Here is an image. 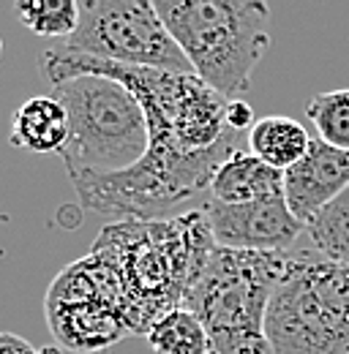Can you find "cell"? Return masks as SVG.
<instances>
[{"instance_id": "cell-17", "label": "cell", "mask_w": 349, "mask_h": 354, "mask_svg": "<svg viewBox=\"0 0 349 354\" xmlns=\"http://www.w3.org/2000/svg\"><path fill=\"white\" fill-rule=\"evenodd\" d=\"M226 120H229V129L232 131H240V133H249L254 129V109H251V104L249 101H243V98H235V101H229V109H226Z\"/></svg>"}, {"instance_id": "cell-9", "label": "cell", "mask_w": 349, "mask_h": 354, "mask_svg": "<svg viewBox=\"0 0 349 354\" xmlns=\"http://www.w3.org/2000/svg\"><path fill=\"white\" fill-rule=\"evenodd\" d=\"M349 188V150H339L319 136L303 158L284 172V199L298 221L308 226Z\"/></svg>"}, {"instance_id": "cell-8", "label": "cell", "mask_w": 349, "mask_h": 354, "mask_svg": "<svg viewBox=\"0 0 349 354\" xmlns=\"http://www.w3.org/2000/svg\"><path fill=\"white\" fill-rule=\"evenodd\" d=\"M202 213L211 221L218 245L232 251L284 254V248H289L305 232L303 223L292 216L284 196L251 205H221L205 196Z\"/></svg>"}, {"instance_id": "cell-15", "label": "cell", "mask_w": 349, "mask_h": 354, "mask_svg": "<svg viewBox=\"0 0 349 354\" xmlns=\"http://www.w3.org/2000/svg\"><path fill=\"white\" fill-rule=\"evenodd\" d=\"M305 234L322 259L349 270V188L305 226Z\"/></svg>"}, {"instance_id": "cell-2", "label": "cell", "mask_w": 349, "mask_h": 354, "mask_svg": "<svg viewBox=\"0 0 349 354\" xmlns=\"http://www.w3.org/2000/svg\"><path fill=\"white\" fill-rule=\"evenodd\" d=\"M194 74L235 101L270 46V6L260 0H153Z\"/></svg>"}, {"instance_id": "cell-6", "label": "cell", "mask_w": 349, "mask_h": 354, "mask_svg": "<svg viewBox=\"0 0 349 354\" xmlns=\"http://www.w3.org/2000/svg\"><path fill=\"white\" fill-rule=\"evenodd\" d=\"M63 49L131 68L194 74L150 0H85L80 28Z\"/></svg>"}, {"instance_id": "cell-1", "label": "cell", "mask_w": 349, "mask_h": 354, "mask_svg": "<svg viewBox=\"0 0 349 354\" xmlns=\"http://www.w3.org/2000/svg\"><path fill=\"white\" fill-rule=\"evenodd\" d=\"M216 248L202 210L153 221L107 223L93 243V254L118 278L129 333L145 338L159 319L186 308Z\"/></svg>"}, {"instance_id": "cell-18", "label": "cell", "mask_w": 349, "mask_h": 354, "mask_svg": "<svg viewBox=\"0 0 349 354\" xmlns=\"http://www.w3.org/2000/svg\"><path fill=\"white\" fill-rule=\"evenodd\" d=\"M0 354H42L30 341L14 335V333H3L0 335Z\"/></svg>"}, {"instance_id": "cell-14", "label": "cell", "mask_w": 349, "mask_h": 354, "mask_svg": "<svg viewBox=\"0 0 349 354\" xmlns=\"http://www.w3.org/2000/svg\"><path fill=\"white\" fill-rule=\"evenodd\" d=\"M17 19L36 36L69 41L82 19V3L77 0H17Z\"/></svg>"}, {"instance_id": "cell-13", "label": "cell", "mask_w": 349, "mask_h": 354, "mask_svg": "<svg viewBox=\"0 0 349 354\" xmlns=\"http://www.w3.org/2000/svg\"><path fill=\"white\" fill-rule=\"evenodd\" d=\"M153 354H211V338L199 316L188 308H177L153 324L147 333Z\"/></svg>"}, {"instance_id": "cell-16", "label": "cell", "mask_w": 349, "mask_h": 354, "mask_svg": "<svg viewBox=\"0 0 349 354\" xmlns=\"http://www.w3.org/2000/svg\"><path fill=\"white\" fill-rule=\"evenodd\" d=\"M305 118L314 123L322 142L349 150V88L314 95L305 104Z\"/></svg>"}, {"instance_id": "cell-12", "label": "cell", "mask_w": 349, "mask_h": 354, "mask_svg": "<svg viewBox=\"0 0 349 354\" xmlns=\"http://www.w3.org/2000/svg\"><path fill=\"white\" fill-rule=\"evenodd\" d=\"M308 147H311V136L305 126L284 115L262 118L249 131V153H254L278 172L295 167L308 153Z\"/></svg>"}, {"instance_id": "cell-10", "label": "cell", "mask_w": 349, "mask_h": 354, "mask_svg": "<svg viewBox=\"0 0 349 354\" xmlns=\"http://www.w3.org/2000/svg\"><path fill=\"white\" fill-rule=\"evenodd\" d=\"M71 139L69 112L55 95H33L14 109L11 145L36 156H60Z\"/></svg>"}, {"instance_id": "cell-4", "label": "cell", "mask_w": 349, "mask_h": 354, "mask_svg": "<svg viewBox=\"0 0 349 354\" xmlns=\"http://www.w3.org/2000/svg\"><path fill=\"white\" fill-rule=\"evenodd\" d=\"M289 254L232 251L218 245L186 308L208 330L211 354H273L265 316L289 267Z\"/></svg>"}, {"instance_id": "cell-11", "label": "cell", "mask_w": 349, "mask_h": 354, "mask_svg": "<svg viewBox=\"0 0 349 354\" xmlns=\"http://www.w3.org/2000/svg\"><path fill=\"white\" fill-rule=\"evenodd\" d=\"M211 199L221 205H251L284 196V172L273 169L249 150L226 158L211 183Z\"/></svg>"}, {"instance_id": "cell-5", "label": "cell", "mask_w": 349, "mask_h": 354, "mask_svg": "<svg viewBox=\"0 0 349 354\" xmlns=\"http://www.w3.org/2000/svg\"><path fill=\"white\" fill-rule=\"evenodd\" d=\"M265 333L273 354H349V270L295 254L273 289Z\"/></svg>"}, {"instance_id": "cell-3", "label": "cell", "mask_w": 349, "mask_h": 354, "mask_svg": "<svg viewBox=\"0 0 349 354\" xmlns=\"http://www.w3.org/2000/svg\"><path fill=\"white\" fill-rule=\"evenodd\" d=\"M71 123L60 153L71 180L126 172L147 156L150 126L139 98L109 77L85 74L52 88Z\"/></svg>"}, {"instance_id": "cell-7", "label": "cell", "mask_w": 349, "mask_h": 354, "mask_svg": "<svg viewBox=\"0 0 349 354\" xmlns=\"http://www.w3.org/2000/svg\"><path fill=\"white\" fill-rule=\"evenodd\" d=\"M44 313L55 341L69 352L109 349L129 335L118 278L112 267L93 251L52 281Z\"/></svg>"}]
</instances>
